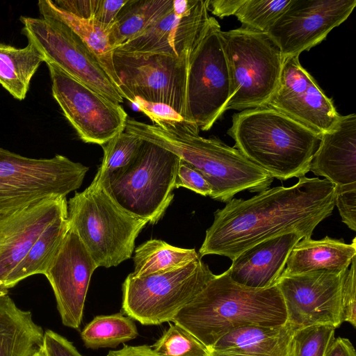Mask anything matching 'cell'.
<instances>
[{
	"label": "cell",
	"instance_id": "cell-1",
	"mask_svg": "<svg viewBox=\"0 0 356 356\" xmlns=\"http://www.w3.org/2000/svg\"><path fill=\"white\" fill-rule=\"evenodd\" d=\"M334 207V186L306 176L291 186L269 188L245 200L232 198L214 213L198 254L234 260L253 245L284 234L298 232L311 238Z\"/></svg>",
	"mask_w": 356,
	"mask_h": 356
},
{
	"label": "cell",
	"instance_id": "cell-2",
	"mask_svg": "<svg viewBox=\"0 0 356 356\" xmlns=\"http://www.w3.org/2000/svg\"><path fill=\"white\" fill-rule=\"evenodd\" d=\"M171 321L209 349L220 337L239 327L283 325L287 314L276 284L264 289L246 287L234 282L227 270L214 275Z\"/></svg>",
	"mask_w": 356,
	"mask_h": 356
},
{
	"label": "cell",
	"instance_id": "cell-3",
	"mask_svg": "<svg viewBox=\"0 0 356 356\" xmlns=\"http://www.w3.org/2000/svg\"><path fill=\"white\" fill-rule=\"evenodd\" d=\"M124 131L165 148L200 172L211 186L209 196L228 202L239 192L261 193L270 188L273 177L248 159L235 147L199 132L162 129L127 118Z\"/></svg>",
	"mask_w": 356,
	"mask_h": 356
},
{
	"label": "cell",
	"instance_id": "cell-4",
	"mask_svg": "<svg viewBox=\"0 0 356 356\" xmlns=\"http://www.w3.org/2000/svg\"><path fill=\"white\" fill-rule=\"evenodd\" d=\"M235 148L273 178L305 176L321 135L267 106L232 115Z\"/></svg>",
	"mask_w": 356,
	"mask_h": 356
},
{
	"label": "cell",
	"instance_id": "cell-5",
	"mask_svg": "<svg viewBox=\"0 0 356 356\" xmlns=\"http://www.w3.org/2000/svg\"><path fill=\"white\" fill-rule=\"evenodd\" d=\"M67 218L97 266L105 268L131 257L137 236L148 223L119 207L96 177L67 202Z\"/></svg>",
	"mask_w": 356,
	"mask_h": 356
},
{
	"label": "cell",
	"instance_id": "cell-6",
	"mask_svg": "<svg viewBox=\"0 0 356 356\" xmlns=\"http://www.w3.org/2000/svg\"><path fill=\"white\" fill-rule=\"evenodd\" d=\"M179 158L143 140L127 165L99 179L112 199L129 213L156 223L171 203Z\"/></svg>",
	"mask_w": 356,
	"mask_h": 356
},
{
	"label": "cell",
	"instance_id": "cell-7",
	"mask_svg": "<svg viewBox=\"0 0 356 356\" xmlns=\"http://www.w3.org/2000/svg\"><path fill=\"white\" fill-rule=\"evenodd\" d=\"M220 36L230 79L225 111L264 106L279 83L284 60L280 48L266 33L243 26Z\"/></svg>",
	"mask_w": 356,
	"mask_h": 356
},
{
	"label": "cell",
	"instance_id": "cell-8",
	"mask_svg": "<svg viewBox=\"0 0 356 356\" xmlns=\"http://www.w3.org/2000/svg\"><path fill=\"white\" fill-rule=\"evenodd\" d=\"M88 170L60 154L33 159L0 147V214L44 199L66 197L81 186Z\"/></svg>",
	"mask_w": 356,
	"mask_h": 356
},
{
	"label": "cell",
	"instance_id": "cell-9",
	"mask_svg": "<svg viewBox=\"0 0 356 356\" xmlns=\"http://www.w3.org/2000/svg\"><path fill=\"white\" fill-rule=\"evenodd\" d=\"M213 275L201 257L172 270L140 277L129 274L122 284V311L145 325L170 322Z\"/></svg>",
	"mask_w": 356,
	"mask_h": 356
},
{
	"label": "cell",
	"instance_id": "cell-10",
	"mask_svg": "<svg viewBox=\"0 0 356 356\" xmlns=\"http://www.w3.org/2000/svg\"><path fill=\"white\" fill-rule=\"evenodd\" d=\"M193 51L179 57L114 54V66L122 98L129 100L138 97L145 101L168 104L196 127L189 118L187 99L188 73Z\"/></svg>",
	"mask_w": 356,
	"mask_h": 356
},
{
	"label": "cell",
	"instance_id": "cell-11",
	"mask_svg": "<svg viewBox=\"0 0 356 356\" xmlns=\"http://www.w3.org/2000/svg\"><path fill=\"white\" fill-rule=\"evenodd\" d=\"M220 26L210 17L191 55L187 99L189 118L199 130L208 131L225 111L230 97L229 70Z\"/></svg>",
	"mask_w": 356,
	"mask_h": 356
},
{
	"label": "cell",
	"instance_id": "cell-12",
	"mask_svg": "<svg viewBox=\"0 0 356 356\" xmlns=\"http://www.w3.org/2000/svg\"><path fill=\"white\" fill-rule=\"evenodd\" d=\"M22 33L49 61L113 102L123 98L88 47L67 25L49 16H22Z\"/></svg>",
	"mask_w": 356,
	"mask_h": 356
},
{
	"label": "cell",
	"instance_id": "cell-13",
	"mask_svg": "<svg viewBox=\"0 0 356 356\" xmlns=\"http://www.w3.org/2000/svg\"><path fill=\"white\" fill-rule=\"evenodd\" d=\"M45 63L52 95L83 142L102 145L124 131L127 113L120 104L101 95L54 63Z\"/></svg>",
	"mask_w": 356,
	"mask_h": 356
},
{
	"label": "cell",
	"instance_id": "cell-14",
	"mask_svg": "<svg viewBox=\"0 0 356 356\" xmlns=\"http://www.w3.org/2000/svg\"><path fill=\"white\" fill-rule=\"evenodd\" d=\"M348 270L281 275L276 285L284 302L287 322L296 328L314 325L339 327L343 323L341 296Z\"/></svg>",
	"mask_w": 356,
	"mask_h": 356
},
{
	"label": "cell",
	"instance_id": "cell-15",
	"mask_svg": "<svg viewBox=\"0 0 356 356\" xmlns=\"http://www.w3.org/2000/svg\"><path fill=\"white\" fill-rule=\"evenodd\" d=\"M355 6L356 0H291L266 33L284 58L300 56L346 21Z\"/></svg>",
	"mask_w": 356,
	"mask_h": 356
},
{
	"label": "cell",
	"instance_id": "cell-16",
	"mask_svg": "<svg viewBox=\"0 0 356 356\" xmlns=\"http://www.w3.org/2000/svg\"><path fill=\"white\" fill-rule=\"evenodd\" d=\"M209 18L207 0H174L168 13L140 36L115 49L114 54L181 56L196 47Z\"/></svg>",
	"mask_w": 356,
	"mask_h": 356
},
{
	"label": "cell",
	"instance_id": "cell-17",
	"mask_svg": "<svg viewBox=\"0 0 356 356\" xmlns=\"http://www.w3.org/2000/svg\"><path fill=\"white\" fill-rule=\"evenodd\" d=\"M264 106L320 135L330 131L341 115L332 99L302 66L299 56L284 58L278 86Z\"/></svg>",
	"mask_w": 356,
	"mask_h": 356
},
{
	"label": "cell",
	"instance_id": "cell-18",
	"mask_svg": "<svg viewBox=\"0 0 356 356\" xmlns=\"http://www.w3.org/2000/svg\"><path fill=\"white\" fill-rule=\"evenodd\" d=\"M97 268L77 234L69 227L44 274L52 287L64 325L79 328L90 278Z\"/></svg>",
	"mask_w": 356,
	"mask_h": 356
},
{
	"label": "cell",
	"instance_id": "cell-19",
	"mask_svg": "<svg viewBox=\"0 0 356 356\" xmlns=\"http://www.w3.org/2000/svg\"><path fill=\"white\" fill-rule=\"evenodd\" d=\"M67 213L66 197L44 199L0 214V296L6 278L26 255L45 228Z\"/></svg>",
	"mask_w": 356,
	"mask_h": 356
},
{
	"label": "cell",
	"instance_id": "cell-20",
	"mask_svg": "<svg viewBox=\"0 0 356 356\" xmlns=\"http://www.w3.org/2000/svg\"><path fill=\"white\" fill-rule=\"evenodd\" d=\"M325 177L335 191L356 188V115H340L336 124L323 134L309 166Z\"/></svg>",
	"mask_w": 356,
	"mask_h": 356
},
{
	"label": "cell",
	"instance_id": "cell-21",
	"mask_svg": "<svg viewBox=\"0 0 356 356\" xmlns=\"http://www.w3.org/2000/svg\"><path fill=\"white\" fill-rule=\"evenodd\" d=\"M302 238V233L291 232L247 249L232 260L227 270L230 278L240 285L252 289L275 285L291 250Z\"/></svg>",
	"mask_w": 356,
	"mask_h": 356
},
{
	"label": "cell",
	"instance_id": "cell-22",
	"mask_svg": "<svg viewBox=\"0 0 356 356\" xmlns=\"http://www.w3.org/2000/svg\"><path fill=\"white\" fill-rule=\"evenodd\" d=\"M296 329L288 322L277 327H239L220 337L209 349V356H293Z\"/></svg>",
	"mask_w": 356,
	"mask_h": 356
},
{
	"label": "cell",
	"instance_id": "cell-23",
	"mask_svg": "<svg viewBox=\"0 0 356 356\" xmlns=\"http://www.w3.org/2000/svg\"><path fill=\"white\" fill-rule=\"evenodd\" d=\"M356 257V238L350 244L325 236L320 240L302 238L291 250L282 275L316 270H347Z\"/></svg>",
	"mask_w": 356,
	"mask_h": 356
},
{
	"label": "cell",
	"instance_id": "cell-24",
	"mask_svg": "<svg viewBox=\"0 0 356 356\" xmlns=\"http://www.w3.org/2000/svg\"><path fill=\"white\" fill-rule=\"evenodd\" d=\"M44 332L29 311L0 296V356H31L43 348Z\"/></svg>",
	"mask_w": 356,
	"mask_h": 356
},
{
	"label": "cell",
	"instance_id": "cell-25",
	"mask_svg": "<svg viewBox=\"0 0 356 356\" xmlns=\"http://www.w3.org/2000/svg\"><path fill=\"white\" fill-rule=\"evenodd\" d=\"M38 4L42 17L49 16L62 22L77 35L97 58L122 96L114 66V49L110 41V28L93 19H82L70 14L58 8L51 0H41Z\"/></svg>",
	"mask_w": 356,
	"mask_h": 356
},
{
	"label": "cell",
	"instance_id": "cell-26",
	"mask_svg": "<svg viewBox=\"0 0 356 356\" xmlns=\"http://www.w3.org/2000/svg\"><path fill=\"white\" fill-rule=\"evenodd\" d=\"M174 0H127L109 29L114 49L138 38L173 7Z\"/></svg>",
	"mask_w": 356,
	"mask_h": 356
},
{
	"label": "cell",
	"instance_id": "cell-27",
	"mask_svg": "<svg viewBox=\"0 0 356 356\" xmlns=\"http://www.w3.org/2000/svg\"><path fill=\"white\" fill-rule=\"evenodd\" d=\"M69 227L67 213L56 219L45 228L26 255L6 278L4 284L6 293L10 289L26 277L44 274Z\"/></svg>",
	"mask_w": 356,
	"mask_h": 356
},
{
	"label": "cell",
	"instance_id": "cell-28",
	"mask_svg": "<svg viewBox=\"0 0 356 356\" xmlns=\"http://www.w3.org/2000/svg\"><path fill=\"white\" fill-rule=\"evenodd\" d=\"M42 62L43 56L30 42L24 48L0 43V84L14 98L23 100Z\"/></svg>",
	"mask_w": 356,
	"mask_h": 356
},
{
	"label": "cell",
	"instance_id": "cell-29",
	"mask_svg": "<svg viewBox=\"0 0 356 356\" xmlns=\"http://www.w3.org/2000/svg\"><path fill=\"white\" fill-rule=\"evenodd\" d=\"M199 254L195 249L172 246L159 239H150L135 250L134 270L130 275L135 277L172 270L193 261Z\"/></svg>",
	"mask_w": 356,
	"mask_h": 356
},
{
	"label": "cell",
	"instance_id": "cell-30",
	"mask_svg": "<svg viewBox=\"0 0 356 356\" xmlns=\"http://www.w3.org/2000/svg\"><path fill=\"white\" fill-rule=\"evenodd\" d=\"M138 334L132 319L118 313L95 316L85 326L81 337L88 348H113Z\"/></svg>",
	"mask_w": 356,
	"mask_h": 356
},
{
	"label": "cell",
	"instance_id": "cell-31",
	"mask_svg": "<svg viewBox=\"0 0 356 356\" xmlns=\"http://www.w3.org/2000/svg\"><path fill=\"white\" fill-rule=\"evenodd\" d=\"M291 0H244L235 14L242 26L266 33Z\"/></svg>",
	"mask_w": 356,
	"mask_h": 356
},
{
	"label": "cell",
	"instance_id": "cell-32",
	"mask_svg": "<svg viewBox=\"0 0 356 356\" xmlns=\"http://www.w3.org/2000/svg\"><path fill=\"white\" fill-rule=\"evenodd\" d=\"M143 140L123 131L102 145L104 156L95 175L103 179L113 171L127 165L136 156Z\"/></svg>",
	"mask_w": 356,
	"mask_h": 356
},
{
	"label": "cell",
	"instance_id": "cell-33",
	"mask_svg": "<svg viewBox=\"0 0 356 356\" xmlns=\"http://www.w3.org/2000/svg\"><path fill=\"white\" fill-rule=\"evenodd\" d=\"M158 356H209V349L195 336L177 324H170L151 347Z\"/></svg>",
	"mask_w": 356,
	"mask_h": 356
},
{
	"label": "cell",
	"instance_id": "cell-34",
	"mask_svg": "<svg viewBox=\"0 0 356 356\" xmlns=\"http://www.w3.org/2000/svg\"><path fill=\"white\" fill-rule=\"evenodd\" d=\"M335 329L327 325L296 329L293 337V356H325L335 339Z\"/></svg>",
	"mask_w": 356,
	"mask_h": 356
},
{
	"label": "cell",
	"instance_id": "cell-35",
	"mask_svg": "<svg viewBox=\"0 0 356 356\" xmlns=\"http://www.w3.org/2000/svg\"><path fill=\"white\" fill-rule=\"evenodd\" d=\"M129 101L147 115L154 124L162 129L200 131L197 127L186 122L177 111L168 104L145 101L138 97H132Z\"/></svg>",
	"mask_w": 356,
	"mask_h": 356
},
{
	"label": "cell",
	"instance_id": "cell-36",
	"mask_svg": "<svg viewBox=\"0 0 356 356\" xmlns=\"http://www.w3.org/2000/svg\"><path fill=\"white\" fill-rule=\"evenodd\" d=\"M175 188L184 187L204 196H210L212 188L202 174L191 164L179 159Z\"/></svg>",
	"mask_w": 356,
	"mask_h": 356
},
{
	"label": "cell",
	"instance_id": "cell-37",
	"mask_svg": "<svg viewBox=\"0 0 356 356\" xmlns=\"http://www.w3.org/2000/svg\"><path fill=\"white\" fill-rule=\"evenodd\" d=\"M342 321L356 327V257L348 270L341 296Z\"/></svg>",
	"mask_w": 356,
	"mask_h": 356
},
{
	"label": "cell",
	"instance_id": "cell-38",
	"mask_svg": "<svg viewBox=\"0 0 356 356\" xmlns=\"http://www.w3.org/2000/svg\"><path fill=\"white\" fill-rule=\"evenodd\" d=\"M335 206L342 222L356 231V188L335 191Z\"/></svg>",
	"mask_w": 356,
	"mask_h": 356
},
{
	"label": "cell",
	"instance_id": "cell-39",
	"mask_svg": "<svg viewBox=\"0 0 356 356\" xmlns=\"http://www.w3.org/2000/svg\"><path fill=\"white\" fill-rule=\"evenodd\" d=\"M43 350L45 356H83L72 342L50 330L44 332Z\"/></svg>",
	"mask_w": 356,
	"mask_h": 356
},
{
	"label": "cell",
	"instance_id": "cell-40",
	"mask_svg": "<svg viewBox=\"0 0 356 356\" xmlns=\"http://www.w3.org/2000/svg\"><path fill=\"white\" fill-rule=\"evenodd\" d=\"M52 2L60 9L77 17L92 19L99 0H56Z\"/></svg>",
	"mask_w": 356,
	"mask_h": 356
},
{
	"label": "cell",
	"instance_id": "cell-41",
	"mask_svg": "<svg viewBox=\"0 0 356 356\" xmlns=\"http://www.w3.org/2000/svg\"><path fill=\"white\" fill-rule=\"evenodd\" d=\"M127 0H99V3L92 19L110 28L114 23L118 13Z\"/></svg>",
	"mask_w": 356,
	"mask_h": 356
},
{
	"label": "cell",
	"instance_id": "cell-42",
	"mask_svg": "<svg viewBox=\"0 0 356 356\" xmlns=\"http://www.w3.org/2000/svg\"><path fill=\"white\" fill-rule=\"evenodd\" d=\"M244 0H207L208 10L220 18L235 15Z\"/></svg>",
	"mask_w": 356,
	"mask_h": 356
},
{
	"label": "cell",
	"instance_id": "cell-43",
	"mask_svg": "<svg viewBox=\"0 0 356 356\" xmlns=\"http://www.w3.org/2000/svg\"><path fill=\"white\" fill-rule=\"evenodd\" d=\"M325 356H356L352 343L346 338H335Z\"/></svg>",
	"mask_w": 356,
	"mask_h": 356
},
{
	"label": "cell",
	"instance_id": "cell-44",
	"mask_svg": "<svg viewBox=\"0 0 356 356\" xmlns=\"http://www.w3.org/2000/svg\"><path fill=\"white\" fill-rule=\"evenodd\" d=\"M107 356H158L147 345L130 346L124 345L119 350L110 351Z\"/></svg>",
	"mask_w": 356,
	"mask_h": 356
},
{
	"label": "cell",
	"instance_id": "cell-45",
	"mask_svg": "<svg viewBox=\"0 0 356 356\" xmlns=\"http://www.w3.org/2000/svg\"><path fill=\"white\" fill-rule=\"evenodd\" d=\"M31 356H45V354L44 353V350H43V348L37 351L36 353H35L33 355H32Z\"/></svg>",
	"mask_w": 356,
	"mask_h": 356
}]
</instances>
